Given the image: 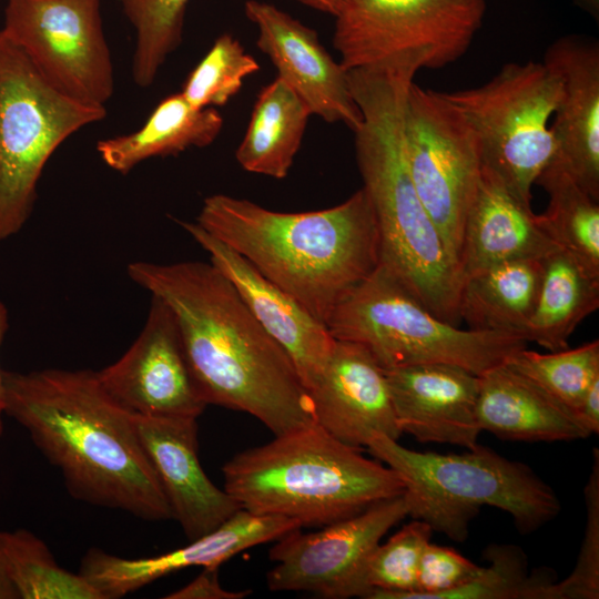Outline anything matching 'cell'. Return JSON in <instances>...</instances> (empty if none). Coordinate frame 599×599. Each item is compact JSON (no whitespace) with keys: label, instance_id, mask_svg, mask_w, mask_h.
<instances>
[{"label":"cell","instance_id":"33","mask_svg":"<svg viewBox=\"0 0 599 599\" xmlns=\"http://www.w3.org/2000/svg\"><path fill=\"white\" fill-rule=\"evenodd\" d=\"M488 567L441 599H550L551 570L528 572L527 557L515 545H491L485 550Z\"/></svg>","mask_w":599,"mask_h":599},{"label":"cell","instance_id":"25","mask_svg":"<svg viewBox=\"0 0 599 599\" xmlns=\"http://www.w3.org/2000/svg\"><path fill=\"white\" fill-rule=\"evenodd\" d=\"M541 270L542 258H525L499 263L463 277L458 303L460 321L470 329L522 337L536 303Z\"/></svg>","mask_w":599,"mask_h":599},{"label":"cell","instance_id":"5","mask_svg":"<svg viewBox=\"0 0 599 599\" xmlns=\"http://www.w3.org/2000/svg\"><path fill=\"white\" fill-rule=\"evenodd\" d=\"M224 489L242 509L323 527L404 494L387 465L331 436L316 423L234 455Z\"/></svg>","mask_w":599,"mask_h":599},{"label":"cell","instance_id":"41","mask_svg":"<svg viewBox=\"0 0 599 599\" xmlns=\"http://www.w3.org/2000/svg\"><path fill=\"white\" fill-rule=\"evenodd\" d=\"M314 10L335 17L346 0H294Z\"/></svg>","mask_w":599,"mask_h":599},{"label":"cell","instance_id":"26","mask_svg":"<svg viewBox=\"0 0 599 599\" xmlns=\"http://www.w3.org/2000/svg\"><path fill=\"white\" fill-rule=\"evenodd\" d=\"M599 307V276L557 250L542 258L534 311L522 337L550 351L568 348L577 326Z\"/></svg>","mask_w":599,"mask_h":599},{"label":"cell","instance_id":"29","mask_svg":"<svg viewBox=\"0 0 599 599\" xmlns=\"http://www.w3.org/2000/svg\"><path fill=\"white\" fill-rule=\"evenodd\" d=\"M2 550L19 599H104L80 572L59 566L47 545L26 529L2 530Z\"/></svg>","mask_w":599,"mask_h":599},{"label":"cell","instance_id":"19","mask_svg":"<svg viewBox=\"0 0 599 599\" xmlns=\"http://www.w3.org/2000/svg\"><path fill=\"white\" fill-rule=\"evenodd\" d=\"M385 373L402 434L420 443L467 449L478 445L477 375L447 363L403 366Z\"/></svg>","mask_w":599,"mask_h":599},{"label":"cell","instance_id":"9","mask_svg":"<svg viewBox=\"0 0 599 599\" xmlns=\"http://www.w3.org/2000/svg\"><path fill=\"white\" fill-rule=\"evenodd\" d=\"M561 92L559 74L535 61L507 63L479 87L443 92L475 131L483 165L530 209L531 187L558 151L548 123Z\"/></svg>","mask_w":599,"mask_h":599},{"label":"cell","instance_id":"37","mask_svg":"<svg viewBox=\"0 0 599 599\" xmlns=\"http://www.w3.org/2000/svg\"><path fill=\"white\" fill-rule=\"evenodd\" d=\"M251 590L231 591L219 580V568H203V571L186 586L169 593L166 599H243Z\"/></svg>","mask_w":599,"mask_h":599},{"label":"cell","instance_id":"27","mask_svg":"<svg viewBox=\"0 0 599 599\" xmlns=\"http://www.w3.org/2000/svg\"><path fill=\"white\" fill-rule=\"evenodd\" d=\"M311 112L280 78L258 92L235 159L247 172L287 176L301 148Z\"/></svg>","mask_w":599,"mask_h":599},{"label":"cell","instance_id":"7","mask_svg":"<svg viewBox=\"0 0 599 599\" xmlns=\"http://www.w3.org/2000/svg\"><path fill=\"white\" fill-rule=\"evenodd\" d=\"M326 326L335 339L366 347L384 369L447 363L479 376L527 343L439 318L380 264L342 298Z\"/></svg>","mask_w":599,"mask_h":599},{"label":"cell","instance_id":"12","mask_svg":"<svg viewBox=\"0 0 599 599\" xmlns=\"http://www.w3.org/2000/svg\"><path fill=\"white\" fill-rule=\"evenodd\" d=\"M1 31L55 89L105 108L114 71L100 0H8Z\"/></svg>","mask_w":599,"mask_h":599},{"label":"cell","instance_id":"15","mask_svg":"<svg viewBox=\"0 0 599 599\" xmlns=\"http://www.w3.org/2000/svg\"><path fill=\"white\" fill-rule=\"evenodd\" d=\"M244 12L257 28L258 49L311 114L328 123H343L354 132L362 113L352 95L347 71L322 45L316 31L265 1L247 0Z\"/></svg>","mask_w":599,"mask_h":599},{"label":"cell","instance_id":"17","mask_svg":"<svg viewBox=\"0 0 599 599\" xmlns=\"http://www.w3.org/2000/svg\"><path fill=\"white\" fill-rule=\"evenodd\" d=\"M177 223L210 254V262L230 280L254 317L286 352L309 390L335 342L326 324L196 222Z\"/></svg>","mask_w":599,"mask_h":599},{"label":"cell","instance_id":"16","mask_svg":"<svg viewBox=\"0 0 599 599\" xmlns=\"http://www.w3.org/2000/svg\"><path fill=\"white\" fill-rule=\"evenodd\" d=\"M297 528L302 526L295 519L241 508L215 530L159 556L131 559L91 549L82 559L80 573L104 599L120 598L177 570L219 568L243 550L275 541Z\"/></svg>","mask_w":599,"mask_h":599},{"label":"cell","instance_id":"6","mask_svg":"<svg viewBox=\"0 0 599 599\" xmlns=\"http://www.w3.org/2000/svg\"><path fill=\"white\" fill-rule=\"evenodd\" d=\"M366 448L400 477L408 516L457 542L466 540L483 506L509 514L520 534L536 531L561 510L554 489L529 466L479 444L464 454H437L375 434Z\"/></svg>","mask_w":599,"mask_h":599},{"label":"cell","instance_id":"39","mask_svg":"<svg viewBox=\"0 0 599 599\" xmlns=\"http://www.w3.org/2000/svg\"><path fill=\"white\" fill-rule=\"evenodd\" d=\"M9 327V314L6 305L0 301V351ZM4 413V384L3 369L0 367V436L3 432Z\"/></svg>","mask_w":599,"mask_h":599},{"label":"cell","instance_id":"34","mask_svg":"<svg viewBox=\"0 0 599 599\" xmlns=\"http://www.w3.org/2000/svg\"><path fill=\"white\" fill-rule=\"evenodd\" d=\"M260 69L238 39L221 34L186 78L181 94L196 109L226 104L244 80Z\"/></svg>","mask_w":599,"mask_h":599},{"label":"cell","instance_id":"35","mask_svg":"<svg viewBox=\"0 0 599 599\" xmlns=\"http://www.w3.org/2000/svg\"><path fill=\"white\" fill-rule=\"evenodd\" d=\"M592 468L585 486L586 528L572 572L554 582L550 599L599 598V450L593 449Z\"/></svg>","mask_w":599,"mask_h":599},{"label":"cell","instance_id":"1","mask_svg":"<svg viewBox=\"0 0 599 599\" xmlns=\"http://www.w3.org/2000/svg\"><path fill=\"white\" fill-rule=\"evenodd\" d=\"M126 273L171 308L207 405L247 413L274 435L315 423L292 359L212 262L138 261Z\"/></svg>","mask_w":599,"mask_h":599},{"label":"cell","instance_id":"18","mask_svg":"<svg viewBox=\"0 0 599 599\" xmlns=\"http://www.w3.org/2000/svg\"><path fill=\"white\" fill-rule=\"evenodd\" d=\"M308 393L315 423L348 446L363 449L375 434L402 436L385 369L363 345L335 339Z\"/></svg>","mask_w":599,"mask_h":599},{"label":"cell","instance_id":"4","mask_svg":"<svg viewBox=\"0 0 599 599\" xmlns=\"http://www.w3.org/2000/svg\"><path fill=\"white\" fill-rule=\"evenodd\" d=\"M362 113L354 131L363 189L375 215L379 264L439 318L459 326L461 275L412 181L404 109L414 78L378 69L347 71Z\"/></svg>","mask_w":599,"mask_h":599},{"label":"cell","instance_id":"36","mask_svg":"<svg viewBox=\"0 0 599 599\" xmlns=\"http://www.w3.org/2000/svg\"><path fill=\"white\" fill-rule=\"evenodd\" d=\"M480 569L454 548L429 541L420 556L416 591L400 593L395 599H441L474 579Z\"/></svg>","mask_w":599,"mask_h":599},{"label":"cell","instance_id":"8","mask_svg":"<svg viewBox=\"0 0 599 599\" xmlns=\"http://www.w3.org/2000/svg\"><path fill=\"white\" fill-rule=\"evenodd\" d=\"M106 108L55 89L0 30V242L30 217L45 163L73 133L101 121Z\"/></svg>","mask_w":599,"mask_h":599},{"label":"cell","instance_id":"24","mask_svg":"<svg viewBox=\"0 0 599 599\" xmlns=\"http://www.w3.org/2000/svg\"><path fill=\"white\" fill-rule=\"evenodd\" d=\"M222 128L223 116L215 108L196 109L179 92L160 101L135 132L100 140L97 152L110 169L126 174L151 158L207 146Z\"/></svg>","mask_w":599,"mask_h":599},{"label":"cell","instance_id":"30","mask_svg":"<svg viewBox=\"0 0 599 599\" xmlns=\"http://www.w3.org/2000/svg\"><path fill=\"white\" fill-rule=\"evenodd\" d=\"M504 363L575 415L583 395L599 377V341L548 354L524 347Z\"/></svg>","mask_w":599,"mask_h":599},{"label":"cell","instance_id":"3","mask_svg":"<svg viewBox=\"0 0 599 599\" xmlns=\"http://www.w3.org/2000/svg\"><path fill=\"white\" fill-rule=\"evenodd\" d=\"M195 222L325 324L379 265L375 215L363 187L335 206L306 212L212 194Z\"/></svg>","mask_w":599,"mask_h":599},{"label":"cell","instance_id":"38","mask_svg":"<svg viewBox=\"0 0 599 599\" xmlns=\"http://www.w3.org/2000/svg\"><path fill=\"white\" fill-rule=\"evenodd\" d=\"M575 416L590 435L599 434V377L583 395Z\"/></svg>","mask_w":599,"mask_h":599},{"label":"cell","instance_id":"21","mask_svg":"<svg viewBox=\"0 0 599 599\" xmlns=\"http://www.w3.org/2000/svg\"><path fill=\"white\" fill-rule=\"evenodd\" d=\"M544 63L562 83L550 126L558 152L599 201V44L580 35L559 38L547 49Z\"/></svg>","mask_w":599,"mask_h":599},{"label":"cell","instance_id":"20","mask_svg":"<svg viewBox=\"0 0 599 599\" xmlns=\"http://www.w3.org/2000/svg\"><path fill=\"white\" fill-rule=\"evenodd\" d=\"M134 422L172 518L189 540L215 530L241 509L224 488L212 483L201 466L196 419L134 415Z\"/></svg>","mask_w":599,"mask_h":599},{"label":"cell","instance_id":"11","mask_svg":"<svg viewBox=\"0 0 599 599\" xmlns=\"http://www.w3.org/2000/svg\"><path fill=\"white\" fill-rule=\"evenodd\" d=\"M404 144L416 192L458 264L464 222L483 166L478 138L443 92L413 81L404 109Z\"/></svg>","mask_w":599,"mask_h":599},{"label":"cell","instance_id":"13","mask_svg":"<svg viewBox=\"0 0 599 599\" xmlns=\"http://www.w3.org/2000/svg\"><path fill=\"white\" fill-rule=\"evenodd\" d=\"M408 516L404 496L304 534L294 529L270 550L275 566L266 573L272 591H305L327 599L363 596L367 558L390 528Z\"/></svg>","mask_w":599,"mask_h":599},{"label":"cell","instance_id":"40","mask_svg":"<svg viewBox=\"0 0 599 599\" xmlns=\"http://www.w3.org/2000/svg\"><path fill=\"white\" fill-rule=\"evenodd\" d=\"M0 599H19L6 567L2 550V530H0Z\"/></svg>","mask_w":599,"mask_h":599},{"label":"cell","instance_id":"14","mask_svg":"<svg viewBox=\"0 0 599 599\" xmlns=\"http://www.w3.org/2000/svg\"><path fill=\"white\" fill-rule=\"evenodd\" d=\"M105 390L138 416L197 419L206 408L171 308L152 296L136 339L113 364L97 370Z\"/></svg>","mask_w":599,"mask_h":599},{"label":"cell","instance_id":"31","mask_svg":"<svg viewBox=\"0 0 599 599\" xmlns=\"http://www.w3.org/2000/svg\"><path fill=\"white\" fill-rule=\"evenodd\" d=\"M135 32L132 77L150 87L169 55L182 41L189 0H120Z\"/></svg>","mask_w":599,"mask_h":599},{"label":"cell","instance_id":"23","mask_svg":"<svg viewBox=\"0 0 599 599\" xmlns=\"http://www.w3.org/2000/svg\"><path fill=\"white\" fill-rule=\"evenodd\" d=\"M476 406L480 430L519 441H562L590 434L573 414L505 363L478 376Z\"/></svg>","mask_w":599,"mask_h":599},{"label":"cell","instance_id":"32","mask_svg":"<svg viewBox=\"0 0 599 599\" xmlns=\"http://www.w3.org/2000/svg\"><path fill=\"white\" fill-rule=\"evenodd\" d=\"M433 532L427 522L414 519L385 544L379 542L363 569L362 598L395 599L416 591L420 556Z\"/></svg>","mask_w":599,"mask_h":599},{"label":"cell","instance_id":"2","mask_svg":"<svg viewBox=\"0 0 599 599\" xmlns=\"http://www.w3.org/2000/svg\"><path fill=\"white\" fill-rule=\"evenodd\" d=\"M4 413L88 504L165 520L172 511L141 443L134 415L91 369L3 370Z\"/></svg>","mask_w":599,"mask_h":599},{"label":"cell","instance_id":"42","mask_svg":"<svg viewBox=\"0 0 599 599\" xmlns=\"http://www.w3.org/2000/svg\"><path fill=\"white\" fill-rule=\"evenodd\" d=\"M583 9L590 12L593 17H598L599 13V0H577Z\"/></svg>","mask_w":599,"mask_h":599},{"label":"cell","instance_id":"22","mask_svg":"<svg viewBox=\"0 0 599 599\" xmlns=\"http://www.w3.org/2000/svg\"><path fill=\"white\" fill-rule=\"evenodd\" d=\"M560 250L530 207L481 166L461 235L458 266L461 278L515 260L544 258Z\"/></svg>","mask_w":599,"mask_h":599},{"label":"cell","instance_id":"28","mask_svg":"<svg viewBox=\"0 0 599 599\" xmlns=\"http://www.w3.org/2000/svg\"><path fill=\"white\" fill-rule=\"evenodd\" d=\"M548 195L539 221L561 248L599 276V204L557 151L537 181Z\"/></svg>","mask_w":599,"mask_h":599},{"label":"cell","instance_id":"10","mask_svg":"<svg viewBox=\"0 0 599 599\" xmlns=\"http://www.w3.org/2000/svg\"><path fill=\"white\" fill-rule=\"evenodd\" d=\"M484 0H346L334 17L333 45L346 70L378 69L415 77L465 54Z\"/></svg>","mask_w":599,"mask_h":599}]
</instances>
